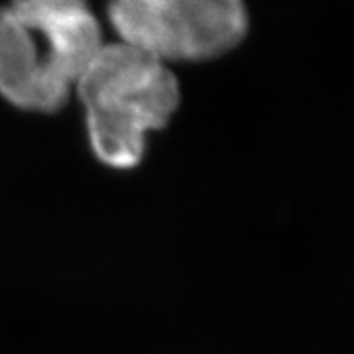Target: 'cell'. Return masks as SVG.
Masks as SVG:
<instances>
[{
    "label": "cell",
    "mask_w": 354,
    "mask_h": 354,
    "mask_svg": "<svg viewBox=\"0 0 354 354\" xmlns=\"http://www.w3.org/2000/svg\"><path fill=\"white\" fill-rule=\"evenodd\" d=\"M120 41L167 62H205L236 48L246 34L242 0H111Z\"/></svg>",
    "instance_id": "cell-3"
},
{
    "label": "cell",
    "mask_w": 354,
    "mask_h": 354,
    "mask_svg": "<svg viewBox=\"0 0 354 354\" xmlns=\"http://www.w3.org/2000/svg\"><path fill=\"white\" fill-rule=\"evenodd\" d=\"M101 48L87 0H10L0 8V95L18 109L53 113Z\"/></svg>",
    "instance_id": "cell-1"
},
{
    "label": "cell",
    "mask_w": 354,
    "mask_h": 354,
    "mask_svg": "<svg viewBox=\"0 0 354 354\" xmlns=\"http://www.w3.org/2000/svg\"><path fill=\"white\" fill-rule=\"evenodd\" d=\"M75 88L93 152L120 169L138 164L148 132L165 127L179 104V85L167 64L124 41L102 44Z\"/></svg>",
    "instance_id": "cell-2"
}]
</instances>
